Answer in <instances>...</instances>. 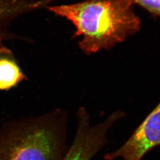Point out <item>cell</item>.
<instances>
[{
	"label": "cell",
	"mask_w": 160,
	"mask_h": 160,
	"mask_svg": "<svg viewBox=\"0 0 160 160\" xmlns=\"http://www.w3.org/2000/svg\"><path fill=\"white\" fill-rule=\"evenodd\" d=\"M133 6L131 0H85L47 8L74 25V38L82 37L81 49L91 55L112 48L139 30L141 19Z\"/></svg>",
	"instance_id": "obj_1"
},
{
	"label": "cell",
	"mask_w": 160,
	"mask_h": 160,
	"mask_svg": "<svg viewBox=\"0 0 160 160\" xmlns=\"http://www.w3.org/2000/svg\"><path fill=\"white\" fill-rule=\"evenodd\" d=\"M67 119L58 110L6 123L0 128V160H63Z\"/></svg>",
	"instance_id": "obj_2"
},
{
	"label": "cell",
	"mask_w": 160,
	"mask_h": 160,
	"mask_svg": "<svg viewBox=\"0 0 160 160\" xmlns=\"http://www.w3.org/2000/svg\"><path fill=\"white\" fill-rule=\"evenodd\" d=\"M160 144V102L119 148L104 156L107 160H141Z\"/></svg>",
	"instance_id": "obj_3"
},
{
	"label": "cell",
	"mask_w": 160,
	"mask_h": 160,
	"mask_svg": "<svg viewBox=\"0 0 160 160\" xmlns=\"http://www.w3.org/2000/svg\"><path fill=\"white\" fill-rule=\"evenodd\" d=\"M53 1L54 0H0V30L13 18L48 7Z\"/></svg>",
	"instance_id": "obj_4"
},
{
	"label": "cell",
	"mask_w": 160,
	"mask_h": 160,
	"mask_svg": "<svg viewBox=\"0 0 160 160\" xmlns=\"http://www.w3.org/2000/svg\"><path fill=\"white\" fill-rule=\"evenodd\" d=\"M26 78L15 61L0 57V90H7Z\"/></svg>",
	"instance_id": "obj_5"
},
{
	"label": "cell",
	"mask_w": 160,
	"mask_h": 160,
	"mask_svg": "<svg viewBox=\"0 0 160 160\" xmlns=\"http://www.w3.org/2000/svg\"><path fill=\"white\" fill-rule=\"evenodd\" d=\"M154 16L160 17V0H131Z\"/></svg>",
	"instance_id": "obj_6"
},
{
	"label": "cell",
	"mask_w": 160,
	"mask_h": 160,
	"mask_svg": "<svg viewBox=\"0 0 160 160\" xmlns=\"http://www.w3.org/2000/svg\"><path fill=\"white\" fill-rule=\"evenodd\" d=\"M63 160H70V159H64Z\"/></svg>",
	"instance_id": "obj_7"
}]
</instances>
